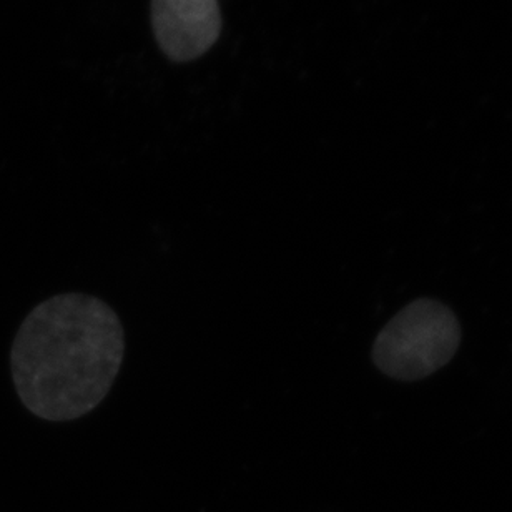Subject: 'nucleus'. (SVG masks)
<instances>
[{
	"mask_svg": "<svg viewBox=\"0 0 512 512\" xmlns=\"http://www.w3.org/2000/svg\"><path fill=\"white\" fill-rule=\"evenodd\" d=\"M124 356V326L114 308L95 296L62 293L25 316L10 350V373L29 413L65 423L107 398Z\"/></svg>",
	"mask_w": 512,
	"mask_h": 512,
	"instance_id": "obj_1",
	"label": "nucleus"
},
{
	"mask_svg": "<svg viewBox=\"0 0 512 512\" xmlns=\"http://www.w3.org/2000/svg\"><path fill=\"white\" fill-rule=\"evenodd\" d=\"M461 341V326L448 306L436 300L409 303L380 331L373 361L399 381L423 380L448 365Z\"/></svg>",
	"mask_w": 512,
	"mask_h": 512,
	"instance_id": "obj_2",
	"label": "nucleus"
},
{
	"mask_svg": "<svg viewBox=\"0 0 512 512\" xmlns=\"http://www.w3.org/2000/svg\"><path fill=\"white\" fill-rule=\"evenodd\" d=\"M157 42L175 62L202 57L222 32L218 0H152Z\"/></svg>",
	"mask_w": 512,
	"mask_h": 512,
	"instance_id": "obj_3",
	"label": "nucleus"
}]
</instances>
